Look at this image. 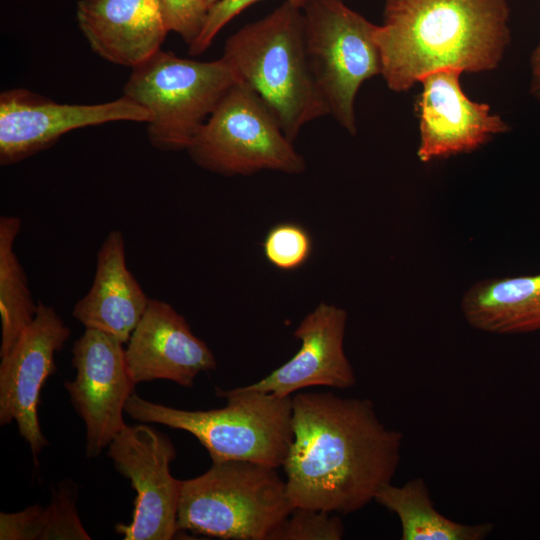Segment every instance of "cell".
Listing matches in <instances>:
<instances>
[{
  "instance_id": "cell-1",
  "label": "cell",
  "mask_w": 540,
  "mask_h": 540,
  "mask_svg": "<svg viewBox=\"0 0 540 540\" xmlns=\"http://www.w3.org/2000/svg\"><path fill=\"white\" fill-rule=\"evenodd\" d=\"M292 429L282 467L293 507L354 513L399 467L403 435L381 422L370 399L297 392Z\"/></svg>"
},
{
  "instance_id": "cell-2",
  "label": "cell",
  "mask_w": 540,
  "mask_h": 540,
  "mask_svg": "<svg viewBox=\"0 0 540 540\" xmlns=\"http://www.w3.org/2000/svg\"><path fill=\"white\" fill-rule=\"evenodd\" d=\"M508 22L507 0H385L375 34L381 75L400 93L437 70H493L510 43Z\"/></svg>"
},
{
  "instance_id": "cell-3",
  "label": "cell",
  "mask_w": 540,
  "mask_h": 540,
  "mask_svg": "<svg viewBox=\"0 0 540 540\" xmlns=\"http://www.w3.org/2000/svg\"><path fill=\"white\" fill-rule=\"evenodd\" d=\"M222 58L266 103L291 141L305 125L329 115L310 70L300 6L284 1L244 25L226 40Z\"/></svg>"
},
{
  "instance_id": "cell-4",
  "label": "cell",
  "mask_w": 540,
  "mask_h": 540,
  "mask_svg": "<svg viewBox=\"0 0 540 540\" xmlns=\"http://www.w3.org/2000/svg\"><path fill=\"white\" fill-rule=\"evenodd\" d=\"M226 405L183 410L148 401L134 393L125 413L142 423H157L192 434L212 462L250 461L282 467L293 440L292 396L246 389H216Z\"/></svg>"
},
{
  "instance_id": "cell-5",
  "label": "cell",
  "mask_w": 540,
  "mask_h": 540,
  "mask_svg": "<svg viewBox=\"0 0 540 540\" xmlns=\"http://www.w3.org/2000/svg\"><path fill=\"white\" fill-rule=\"evenodd\" d=\"M278 468L250 461L212 462L182 480L177 529L223 540H271L294 508Z\"/></svg>"
},
{
  "instance_id": "cell-6",
  "label": "cell",
  "mask_w": 540,
  "mask_h": 540,
  "mask_svg": "<svg viewBox=\"0 0 540 540\" xmlns=\"http://www.w3.org/2000/svg\"><path fill=\"white\" fill-rule=\"evenodd\" d=\"M238 81L222 57L197 61L160 49L132 68L123 96L149 113L147 135L155 148L187 150L216 106Z\"/></svg>"
},
{
  "instance_id": "cell-7",
  "label": "cell",
  "mask_w": 540,
  "mask_h": 540,
  "mask_svg": "<svg viewBox=\"0 0 540 540\" xmlns=\"http://www.w3.org/2000/svg\"><path fill=\"white\" fill-rule=\"evenodd\" d=\"M306 54L328 113L357 132L355 100L361 85L381 74L377 25L344 0H307L302 7Z\"/></svg>"
},
{
  "instance_id": "cell-8",
  "label": "cell",
  "mask_w": 540,
  "mask_h": 540,
  "mask_svg": "<svg viewBox=\"0 0 540 540\" xmlns=\"http://www.w3.org/2000/svg\"><path fill=\"white\" fill-rule=\"evenodd\" d=\"M187 151L198 166L226 176L262 170L300 174L306 167L270 108L241 81L225 94Z\"/></svg>"
},
{
  "instance_id": "cell-9",
  "label": "cell",
  "mask_w": 540,
  "mask_h": 540,
  "mask_svg": "<svg viewBox=\"0 0 540 540\" xmlns=\"http://www.w3.org/2000/svg\"><path fill=\"white\" fill-rule=\"evenodd\" d=\"M115 469L136 491L132 520L117 524L125 540H170L177 529L182 480L170 473L176 457L171 439L147 425H126L107 447Z\"/></svg>"
},
{
  "instance_id": "cell-10",
  "label": "cell",
  "mask_w": 540,
  "mask_h": 540,
  "mask_svg": "<svg viewBox=\"0 0 540 540\" xmlns=\"http://www.w3.org/2000/svg\"><path fill=\"white\" fill-rule=\"evenodd\" d=\"M74 380L64 386L85 424L87 458L97 457L126 426L127 400L135 393L123 344L114 337L85 329L72 348Z\"/></svg>"
},
{
  "instance_id": "cell-11",
  "label": "cell",
  "mask_w": 540,
  "mask_h": 540,
  "mask_svg": "<svg viewBox=\"0 0 540 540\" xmlns=\"http://www.w3.org/2000/svg\"><path fill=\"white\" fill-rule=\"evenodd\" d=\"M149 113L121 98L101 104H62L27 89L0 94V163L14 164L83 127L115 121L145 122Z\"/></svg>"
},
{
  "instance_id": "cell-12",
  "label": "cell",
  "mask_w": 540,
  "mask_h": 540,
  "mask_svg": "<svg viewBox=\"0 0 540 540\" xmlns=\"http://www.w3.org/2000/svg\"><path fill=\"white\" fill-rule=\"evenodd\" d=\"M71 330L52 306L38 303L36 315L0 363V425L16 422L37 464L48 445L38 419L40 392L56 371L55 354Z\"/></svg>"
},
{
  "instance_id": "cell-13",
  "label": "cell",
  "mask_w": 540,
  "mask_h": 540,
  "mask_svg": "<svg viewBox=\"0 0 540 540\" xmlns=\"http://www.w3.org/2000/svg\"><path fill=\"white\" fill-rule=\"evenodd\" d=\"M462 71L442 69L425 75L417 103L421 162L472 152L509 127L488 104L467 97L460 85Z\"/></svg>"
},
{
  "instance_id": "cell-14",
  "label": "cell",
  "mask_w": 540,
  "mask_h": 540,
  "mask_svg": "<svg viewBox=\"0 0 540 540\" xmlns=\"http://www.w3.org/2000/svg\"><path fill=\"white\" fill-rule=\"evenodd\" d=\"M125 360L135 384L163 379L192 387L200 373L217 366L212 351L186 319L158 299H149L127 342Z\"/></svg>"
},
{
  "instance_id": "cell-15",
  "label": "cell",
  "mask_w": 540,
  "mask_h": 540,
  "mask_svg": "<svg viewBox=\"0 0 540 540\" xmlns=\"http://www.w3.org/2000/svg\"><path fill=\"white\" fill-rule=\"evenodd\" d=\"M346 324L344 309L320 303L293 332L301 343L295 355L261 380L244 387L280 397L293 396L314 386L353 387L356 377L344 351Z\"/></svg>"
},
{
  "instance_id": "cell-16",
  "label": "cell",
  "mask_w": 540,
  "mask_h": 540,
  "mask_svg": "<svg viewBox=\"0 0 540 540\" xmlns=\"http://www.w3.org/2000/svg\"><path fill=\"white\" fill-rule=\"evenodd\" d=\"M76 19L94 53L131 68L159 51L168 33L158 0H80Z\"/></svg>"
},
{
  "instance_id": "cell-17",
  "label": "cell",
  "mask_w": 540,
  "mask_h": 540,
  "mask_svg": "<svg viewBox=\"0 0 540 540\" xmlns=\"http://www.w3.org/2000/svg\"><path fill=\"white\" fill-rule=\"evenodd\" d=\"M149 299L127 267L123 234L112 230L97 253L92 285L76 302L72 315L85 329L104 332L125 344Z\"/></svg>"
},
{
  "instance_id": "cell-18",
  "label": "cell",
  "mask_w": 540,
  "mask_h": 540,
  "mask_svg": "<svg viewBox=\"0 0 540 540\" xmlns=\"http://www.w3.org/2000/svg\"><path fill=\"white\" fill-rule=\"evenodd\" d=\"M461 311L473 328L494 334L540 330V274L491 278L463 295Z\"/></svg>"
},
{
  "instance_id": "cell-19",
  "label": "cell",
  "mask_w": 540,
  "mask_h": 540,
  "mask_svg": "<svg viewBox=\"0 0 540 540\" xmlns=\"http://www.w3.org/2000/svg\"><path fill=\"white\" fill-rule=\"evenodd\" d=\"M374 501L398 517L402 540H483L494 529L492 523L462 524L442 515L419 477L402 486L383 485Z\"/></svg>"
},
{
  "instance_id": "cell-20",
  "label": "cell",
  "mask_w": 540,
  "mask_h": 540,
  "mask_svg": "<svg viewBox=\"0 0 540 540\" xmlns=\"http://www.w3.org/2000/svg\"><path fill=\"white\" fill-rule=\"evenodd\" d=\"M21 225V219L17 216L0 217V357L12 348L34 319L38 308L28 287L25 271L14 251Z\"/></svg>"
},
{
  "instance_id": "cell-21",
  "label": "cell",
  "mask_w": 540,
  "mask_h": 540,
  "mask_svg": "<svg viewBox=\"0 0 540 540\" xmlns=\"http://www.w3.org/2000/svg\"><path fill=\"white\" fill-rule=\"evenodd\" d=\"M263 253L269 263L280 270H294L310 257L312 240L302 226L283 222L272 227L266 234Z\"/></svg>"
},
{
  "instance_id": "cell-22",
  "label": "cell",
  "mask_w": 540,
  "mask_h": 540,
  "mask_svg": "<svg viewBox=\"0 0 540 540\" xmlns=\"http://www.w3.org/2000/svg\"><path fill=\"white\" fill-rule=\"evenodd\" d=\"M344 534L339 514L294 507L271 540H340Z\"/></svg>"
},
{
  "instance_id": "cell-23",
  "label": "cell",
  "mask_w": 540,
  "mask_h": 540,
  "mask_svg": "<svg viewBox=\"0 0 540 540\" xmlns=\"http://www.w3.org/2000/svg\"><path fill=\"white\" fill-rule=\"evenodd\" d=\"M77 486L64 480L56 489L47 509V525L41 540H90L82 525L76 507Z\"/></svg>"
},
{
  "instance_id": "cell-24",
  "label": "cell",
  "mask_w": 540,
  "mask_h": 540,
  "mask_svg": "<svg viewBox=\"0 0 540 540\" xmlns=\"http://www.w3.org/2000/svg\"><path fill=\"white\" fill-rule=\"evenodd\" d=\"M166 29L179 34L188 46L200 35L209 9L203 0H158Z\"/></svg>"
},
{
  "instance_id": "cell-25",
  "label": "cell",
  "mask_w": 540,
  "mask_h": 540,
  "mask_svg": "<svg viewBox=\"0 0 540 540\" xmlns=\"http://www.w3.org/2000/svg\"><path fill=\"white\" fill-rule=\"evenodd\" d=\"M47 525V509L34 504L14 513H0L1 540H41Z\"/></svg>"
},
{
  "instance_id": "cell-26",
  "label": "cell",
  "mask_w": 540,
  "mask_h": 540,
  "mask_svg": "<svg viewBox=\"0 0 540 540\" xmlns=\"http://www.w3.org/2000/svg\"><path fill=\"white\" fill-rule=\"evenodd\" d=\"M259 1L261 0H220L209 9L205 25L196 41L189 46V53L191 55L203 53L227 23L244 9ZM284 1H290L302 8L307 0Z\"/></svg>"
},
{
  "instance_id": "cell-27",
  "label": "cell",
  "mask_w": 540,
  "mask_h": 540,
  "mask_svg": "<svg viewBox=\"0 0 540 540\" xmlns=\"http://www.w3.org/2000/svg\"><path fill=\"white\" fill-rule=\"evenodd\" d=\"M540 3V0H538ZM531 94L540 101V42L531 56Z\"/></svg>"
},
{
  "instance_id": "cell-28",
  "label": "cell",
  "mask_w": 540,
  "mask_h": 540,
  "mask_svg": "<svg viewBox=\"0 0 540 540\" xmlns=\"http://www.w3.org/2000/svg\"><path fill=\"white\" fill-rule=\"evenodd\" d=\"M220 0H203V2L206 4L208 9L213 7L216 3H218Z\"/></svg>"
}]
</instances>
